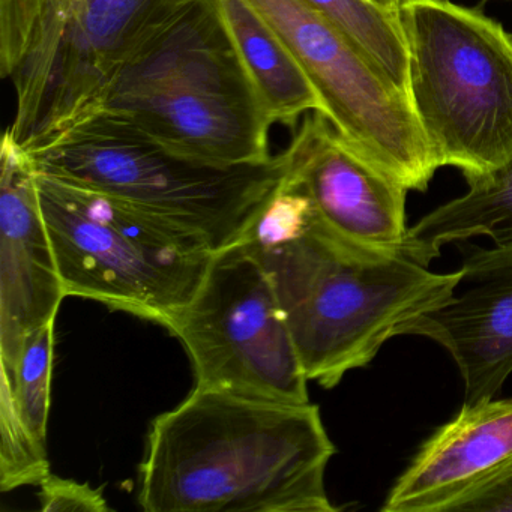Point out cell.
Listing matches in <instances>:
<instances>
[{"label":"cell","instance_id":"obj_22","mask_svg":"<svg viewBox=\"0 0 512 512\" xmlns=\"http://www.w3.org/2000/svg\"><path fill=\"white\" fill-rule=\"evenodd\" d=\"M371 2L379 5L383 10L392 11V13H398V8L403 4V0H371Z\"/></svg>","mask_w":512,"mask_h":512},{"label":"cell","instance_id":"obj_9","mask_svg":"<svg viewBox=\"0 0 512 512\" xmlns=\"http://www.w3.org/2000/svg\"><path fill=\"white\" fill-rule=\"evenodd\" d=\"M295 56L335 130L407 190L424 191L439 169L406 92L305 0H248Z\"/></svg>","mask_w":512,"mask_h":512},{"label":"cell","instance_id":"obj_21","mask_svg":"<svg viewBox=\"0 0 512 512\" xmlns=\"http://www.w3.org/2000/svg\"><path fill=\"white\" fill-rule=\"evenodd\" d=\"M457 512H512V470L464 502Z\"/></svg>","mask_w":512,"mask_h":512},{"label":"cell","instance_id":"obj_18","mask_svg":"<svg viewBox=\"0 0 512 512\" xmlns=\"http://www.w3.org/2000/svg\"><path fill=\"white\" fill-rule=\"evenodd\" d=\"M53 326L46 323L26 335L19 361L13 370L0 365L16 394L20 413L32 433L47 443V424L50 412L52 385Z\"/></svg>","mask_w":512,"mask_h":512},{"label":"cell","instance_id":"obj_11","mask_svg":"<svg viewBox=\"0 0 512 512\" xmlns=\"http://www.w3.org/2000/svg\"><path fill=\"white\" fill-rule=\"evenodd\" d=\"M0 161V365L13 370L26 335L55 323L67 296L41 212L37 172L8 130Z\"/></svg>","mask_w":512,"mask_h":512},{"label":"cell","instance_id":"obj_20","mask_svg":"<svg viewBox=\"0 0 512 512\" xmlns=\"http://www.w3.org/2000/svg\"><path fill=\"white\" fill-rule=\"evenodd\" d=\"M41 511L107 512L109 503L101 488L50 473L40 484Z\"/></svg>","mask_w":512,"mask_h":512},{"label":"cell","instance_id":"obj_12","mask_svg":"<svg viewBox=\"0 0 512 512\" xmlns=\"http://www.w3.org/2000/svg\"><path fill=\"white\" fill-rule=\"evenodd\" d=\"M448 301L401 328L448 350L464 383V404L491 400L512 373V238L470 251Z\"/></svg>","mask_w":512,"mask_h":512},{"label":"cell","instance_id":"obj_5","mask_svg":"<svg viewBox=\"0 0 512 512\" xmlns=\"http://www.w3.org/2000/svg\"><path fill=\"white\" fill-rule=\"evenodd\" d=\"M407 97L437 166L467 184L512 161V35L481 8L403 0Z\"/></svg>","mask_w":512,"mask_h":512},{"label":"cell","instance_id":"obj_6","mask_svg":"<svg viewBox=\"0 0 512 512\" xmlns=\"http://www.w3.org/2000/svg\"><path fill=\"white\" fill-rule=\"evenodd\" d=\"M41 212L65 296L169 326L196 295L215 251L127 200L37 173Z\"/></svg>","mask_w":512,"mask_h":512},{"label":"cell","instance_id":"obj_1","mask_svg":"<svg viewBox=\"0 0 512 512\" xmlns=\"http://www.w3.org/2000/svg\"><path fill=\"white\" fill-rule=\"evenodd\" d=\"M335 451L316 404L194 386L151 422L137 500L148 512H335Z\"/></svg>","mask_w":512,"mask_h":512},{"label":"cell","instance_id":"obj_4","mask_svg":"<svg viewBox=\"0 0 512 512\" xmlns=\"http://www.w3.org/2000/svg\"><path fill=\"white\" fill-rule=\"evenodd\" d=\"M25 151L35 172L127 200L214 251L241 241L287 170L284 152L253 164L199 160L104 113Z\"/></svg>","mask_w":512,"mask_h":512},{"label":"cell","instance_id":"obj_7","mask_svg":"<svg viewBox=\"0 0 512 512\" xmlns=\"http://www.w3.org/2000/svg\"><path fill=\"white\" fill-rule=\"evenodd\" d=\"M194 0H49L13 76L17 113L8 128L25 149L100 107L124 65Z\"/></svg>","mask_w":512,"mask_h":512},{"label":"cell","instance_id":"obj_16","mask_svg":"<svg viewBox=\"0 0 512 512\" xmlns=\"http://www.w3.org/2000/svg\"><path fill=\"white\" fill-rule=\"evenodd\" d=\"M407 95V47L398 13L371 0H305ZM409 98V97H407Z\"/></svg>","mask_w":512,"mask_h":512},{"label":"cell","instance_id":"obj_17","mask_svg":"<svg viewBox=\"0 0 512 512\" xmlns=\"http://www.w3.org/2000/svg\"><path fill=\"white\" fill-rule=\"evenodd\" d=\"M0 488L40 485L50 475L47 443L26 424L7 376L0 380Z\"/></svg>","mask_w":512,"mask_h":512},{"label":"cell","instance_id":"obj_19","mask_svg":"<svg viewBox=\"0 0 512 512\" xmlns=\"http://www.w3.org/2000/svg\"><path fill=\"white\" fill-rule=\"evenodd\" d=\"M49 0H0V71L11 77L25 58Z\"/></svg>","mask_w":512,"mask_h":512},{"label":"cell","instance_id":"obj_15","mask_svg":"<svg viewBox=\"0 0 512 512\" xmlns=\"http://www.w3.org/2000/svg\"><path fill=\"white\" fill-rule=\"evenodd\" d=\"M469 185V191L422 217L409 229V256L430 266L452 242L512 238V161Z\"/></svg>","mask_w":512,"mask_h":512},{"label":"cell","instance_id":"obj_8","mask_svg":"<svg viewBox=\"0 0 512 512\" xmlns=\"http://www.w3.org/2000/svg\"><path fill=\"white\" fill-rule=\"evenodd\" d=\"M167 329L187 350L197 388L310 403L271 277L241 242L215 251L196 295Z\"/></svg>","mask_w":512,"mask_h":512},{"label":"cell","instance_id":"obj_3","mask_svg":"<svg viewBox=\"0 0 512 512\" xmlns=\"http://www.w3.org/2000/svg\"><path fill=\"white\" fill-rule=\"evenodd\" d=\"M94 113L199 160L253 164L272 158L271 121L215 0H194L145 44Z\"/></svg>","mask_w":512,"mask_h":512},{"label":"cell","instance_id":"obj_10","mask_svg":"<svg viewBox=\"0 0 512 512\" xmlns=\"http://www.w3.org/2000/svg\"><path fill=\"white\" fill-rule=\"evenodd\" d=\"M283 152L284 182L307 194L326 232L355 247L409 256V190L361 157L323 113L305 115Z\"/></svg>","mask_w":512,"mask_h":512},{"label":"cell","instance_id":"obj_13","mask_svg":"<svg viewBox=\"0 0 512 512\" xmlns=\"http://www.w3.org/2000/svg\"><path fill=\"white\" fill-rule=\"evenodd\" d=\"M512 470V398L463 404L419 448L383 512H457Z\"/></svg>","mask_w":512,"mask_h":512},{"label":"cell","instance_id":"obj_2","mask_svg":"<svg viewBox=\"0 0 512 512\" xmlns=\"http://www.w3.org/2000/svg\"><path fill=\"white\" fill-rule=\"evenodd\" d=\"M251 251L271 277L305 376L325 389L448 301L461 277L431 272L406 254L347 244L319 220L292 241Z\"/></svg>","mask_w":512,"mask_h":512},{"label":"cell","instance_id":"obj_14","mask_svg":"<svg viewBox=\"0 0 512 512\" xmlns=\"http://www.w3.org/2000/svg\"><path fill=\"white\" fill-rule=\"evenodd\" d=\"M239 61L271 124L295 127L325 107L277 32L248 0H215Z\"/></svg>","mask_w":512,"mask_h":512}]
</instances>
